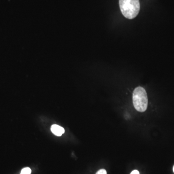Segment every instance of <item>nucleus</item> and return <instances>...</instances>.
I'll return each instance as SVG.
<instances>
[{
    "label": "nucleus",
    "instance_id": "f03ea898",
    "mask_svg": "<svg viewBox=\"0 0 174 174\" xmlns=\"http://www.w3.org/2000/svg\"><path fill=\"white\" fill-rule=\"evenodd\" d=\"M134 107L136 110L143 112L147 110L148 99L147 92L142 87H138L134 90L132 94Z\"/></svg>",
    "mask_w": 174,
    "mask_h": 174
},
{
    "label": "nucleus",
    "instance_id": "423d86ee",
    "mask_svg": "<svg viewBox=\"0 0 174 174\" xmlns=\"http://www.w3.org/2000/svg\"><path fill=\"white\" fill-rule=\"evenodd\" d=\"M131 174H139V171H137L136 170H135L134 171H132Z\"/></svg>",
    "mask_w": 174,
    "mask_h": 174
},
{
    "label": "nucleus",
    "instance_id": "20e7f679",
    "mask_svg": "<svg viewBox=\"0 0 174 174\" xmlns=\"http://www.w3.org/2000/svg\"><path fill=\"white\" fill-rule=\"evenodd\" d=\"M32 170L29 167H25L21 170L20 174H31Z\"/></svg>",
    "mask_w": 174,
    "mask_h": 174
},
{
    "label": "nucleus",
    "instance_id": "7ed1b4c3",
    "mask_svg": "<svg viewBox=\"0 0 174 174\" xmlns=\"http://www.w3.org/2000/svg\"><path fill=\"white\" fill-rule=\"evenodd\" d=\"M51 129L53 134L58 136H60L65 132L64 128L57 124H53L52 125Z\"/></svg>",
    "mask_w": 174,
    "mask_h": 174
},
{
    "label": "nucleus",
    "instance_id": "0eeeda50",
    "mask_svg": "<svg viewBox=\"0 0 174 174\" xmlns=\"http://www.w3.org/2000/svg\"><path fill=\"white\" fill-rule=\"evenodd\" d=\"M173 171H174V167H173Z\"/></svg>",
    "mask_w": 174,
    "mask_h": 174
},
{
    "label": "nucleus",
    "instance_id": "39448f33",
    "mask_svg": "<svg viewBox=\"0 0 174 174\" xmlns=\"http://www.w3.org/2000/svg\"><path fill=\"white\" fill-rule=\"evenodd\" d=\"M96 174H107L106 170L104 169H100L96 173Z\"/></svg>",
    "mask_w": 174,
    "mask_h": 174
},
{
    "label": "nucleus",
    "instance_id": "f257e3e1",
    "mask_svg": "<svg viewBox=\"0 0 174 174\" xmlns=\"http://www.w3.org/2000/svg\"><path fill=\"white\" fill-rule=\"evenodd\" d=\"M119 5L122 14L129 20L136 18L140 11L139 0H119Z\"/></svg>",
    "mask_w": 174,
    "mask_h": 174
}]
</instances>
